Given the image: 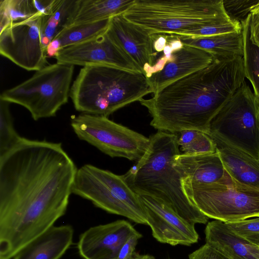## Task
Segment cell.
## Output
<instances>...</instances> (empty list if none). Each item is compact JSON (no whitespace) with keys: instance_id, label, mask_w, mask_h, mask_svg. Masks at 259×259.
I'll use <instances>...</instances> for the list:
<instances>
[{"instance_id":"obj_20","label":"cell","mask_w":259,"mask_h":259,"mask_svg":"<svg viewBox=\"0 0 259 259\" xmlns=\"http://www.w3.org/2000/svg\"><path fill=\"white\" fill-rule=\"evenodd\" d=\"M210 137L229 175L242 185L259 190V159L216 138Z\"/></svg>"},{"instance_id":"obj_16","label":"cell","mask_w":259,"mask_h":259,"mask_svg":"<svg viewBox=\"0 0 259 259\" xmlns=\"http://www.w3.org/2000/svg\"><path fill=\"white\" fill-rule=\"evenodd\" d=\"M214 57L203 50L182 44L175 49L161 70L148 78L153 94L163 87L209 65Z\"/></svg>"},{"instance_id":"obj_34","label":"cell","mask_w":259,"mask_h":259,"mask_svg":"<svg viewBox=\"0 0 259 259\" xmlns=\"http://www.w3.org/2000/svg\"><path fill=\"white\" fill-rule=\"evenodd\" d=\"M249 32L251 42L259 47V1L251 9Z\"/></svg>"},{"instance_id":"obj_9","label":"cell","mask_w":259,"mask_h":259,"mask_svg":"<svg viewBox=\"0 0 259 259\" xmlns=\"http://www.w3.org/2000/svg\"><path fill=\"white\" fill-rule=\"evenodd\" d=\"M208 135L259 159V100L245 81L213 117Z\"/></svg>"},{"instance_id":"obj_25","label":"cell","mask_w":259,"mask_h":259,"mask_svg":"<svg viewBox=\"0 0 259 259\" xmlns=\"http://www.w3.org/2000/svg\"><path fill=\"white\" fill-rule=\"evenodd\" d=\"M249 16L241 23L243 36V63L244 74L251 84L253 92L259 100V47L249 37Z\"/></svg>"},{"instance_id":"obj_17","label":"cell","mask_w":259,"mask_h":259,"mask_svg":"<svg viewBox=\"0 0 259 259\" xmlns=\"http://www.w3.org/2000/svg\"><path fill=\"white\" fill-rule=\"evenodd\" d=\"M174 165L183 182L192 184L217 182L226 172L217 151L211 153L180 154L176 157Z\"/></svg>"},{"instance_id":"obj_10","label":"cell","mask_w":259,"mask_h":259,"mask_svg":"<svg viewBox=\"0 0 259 259\" xmlns=\"http://www.w3.org/2000/svg\"><path fill=\"white\" fill-rule=\"evenodd\" d=\"M70 125L80 140L111 157L138 161L149 144V138L104 116L81 113L72 118Z\"/></svg>"},{"instance_id":"obj_15","label":"cell","mask_w":259,"mask_h":259,"mask_svg":"<svg viewBox=\"0 0 259 259\" xmlns=\"http://www.w3.org/2000/svg\"><path fill=\"white\" fill-rule=\"evenodd\" d=\"M136 231L123 220L91 227L79 237V253L84 259H116L122 245Z\"/></svg>"},{"instance_id":"obj_33","label":"cell","mask_w":259,"mask_h":259,"mask_svg":"<svg viewBox=\"0 0 259 259\" xmlns=\"http://www.w3.org/2000/svg\"><path fill=\"white\" fill-rule=\"evenodd\" d=\"M142 237V234L137 230L134 232L122 245L116 259H131L138 241Z\"/></svg>"},{"instance_id":"obj_23","label":"cell","mask_w":259,"mask_h":259,"mask_svg":"<svg viewBox=\"0 0 259 259\" xmlns=\"http://www.w3.org/2000/svg\"><path fill=\"white\" fill-rule=\"evenodd\" d=\"M110 19L68 26L60 32L46 50L47 57H55L60 50L81 44L104 34Z\"/></svg>"},{"instance_id":"obj_35","label":"cell","mask_w":259,"mask_h":259,"mask_svg":"<svg viewBox=\"0 0 259 259\" xmlns=\"http://www.w3.org/2000/svg\"><path fill=\"white\" fill-rule=\"evenodd\" d=\"M53 2L54 0H33L37 11L43 15L46 14L50 10Z\"/></svg>"},{"instance_id":"obj_6","label":"cell","mask_w":259,"mask_h":259,"mask_svg":"<svg viewBox=\"0 0 259 259\" xmlns=\"http://www.w3.org/2000/svg\"><path fill=\"white\" fill-rule=\"evenodd\" d=\"M72 193L109 213L147 225L139 195L129 187L123 175L84 164L77 169Z\"/></svg>"},{"instance_id":"obj_13","label":"cell","mask_w":259,"mask_h":259,"mask_svg":"<svg viewBox=\"0 0 259 259\" xmlns=\"http://www.w3.org/2000/svg\"><path fill=\"white\" fill-rule=\"evenodd\" d=\"M139 197L147 225L158 241L186 246L197 242L199 235L195 225L184 220L162 201L147 195Z\"/></svg>"},{"instance_id":"obj_22","label":"cell","mask_w":259,"mask_h":259,"mask_svg":"<svg viewBox=\"0 0 259 259\" xmlns=\"http://www.w3.org/2000/svg\"><path fill=\"white\" fill-rule=\"evenodd\" d=\"M135 0H78L69 25L97 22L122 14Z\"/></svg>"},{"instance_id":"obj_3","label":"cell","mask_w":259,"mask_h":259,"mask_svg":"<svg viewBox=\"0 0 259 259\" xmlns=\"http://www.w3.org/2000/svg\"><path fill=\"white\" fill-rule=\"evenodd\" d=\"M142 157L123 177L129 187L139 195L159 199L187 222L205 224L208 218L186 195L183 179L174 164L180 154L176 134L158 131L149 137Z\"/></svg>"},{"instance_id":"obj_21","label":"cell","mask_w":259,"mask_h":259,"mask_svg":"<svg viewBox=\"0 0 259 259\" xmlns=\"http://www.w3.org/2000/svg\"><path fill=\"white\" fill-rule=\"evenodd\" d=\"M178 36L183 44L205 51L214 59L227 60L243 55L242 31L209 36Z\"/></svg>"},{"instance_id":"obj_29","label":"cell","mask_w":259,"mask_h":259,"mask_svg":"<svg viewBox=\"0 0 259 259\" xmlns=\"http://www.w3.org/2000/svg\"><path fill=\"white\" fill-rule=\"evenodd\" d=\"M241 31V24L232 21L222 24L195 28L183 33L181 36H209Z\"/></svg>"},{"instance_id":"obj_24","label":"cell","mask_w":259,"mask_h":259,"mask_svg":"<svg viewBox=\"0 0 259 259\" xmlns=\"http://www.w3.org/2000/svg\"><path fill=\"white\" fill-rule=\"evenodd\" d=\"M77 2L78 0H54L50 10L42 16L40 34L45 50L60 32L69 26Z\"/></svg>"},{"instance_id":"obj_11","label":"cell","mask_w":259,"mask_h":259,"mask_svg":"<svg viewBox=\"0 0 259 259\" xmlns=\"http://www.w3.org/2000/svg\"><path fill=\"white\" fill-rule=\"evenodd\" d=\"M43 15L13 23L0 32V53L28 71H38L46 66L47 56L40 34Z\"/></svg>"},{"instance_id":"obj_27","label":"cell","mask_w":259,"mask_h":259,"mask_svg":"<svg viewBox=\"0 0 259 259\" xmlns=\"http://www.w3.org/2000/svg\"><path fill=\"white\" fill-rule=\"evenodd\" d=\"M179 133L178 144L184 154L211 153L217 151L213 141L204 132L188 130Z\"/></svg>"},{"instance_id":"obj_18","label":"cell","mask_w":259,"mask_h":259,"mask_svg":"<svg viewBox=\"0 0 259 259\" xmlns=\"http://www.w3.org/2000/svg\"><path fill=\"white\" fill-rule=\"evenodd\" d=\"M205 241L229 259H259V242L236 234L225 223L214 220L207 224Z\"/></svg>"},{"instance_id":"obj_1","label":"cell","mask_w":259,"mask_h":259,"mask_svg":"<svg viewBox=\"0 0 259 259\" xmlns=\"http://www.w3.org/2000/svg\"><path fill=\"white\" fill-rule=\"evenodd\" d=\"M75 164L60 143L22 138L0 157V259H12L66 213Z\"/></svg>"},{"instance_id":"obj_4","label":"cell","mask_w":259,"mask_h":259,"mask_svg":"<svg viewBox=\"0 0 259 259\" xmlns=\"http://www.w3.org/2000/svg\"><path fill=\"white\" fill-rule=\"evenodd\" d=\"M150 93L153 94V88L142 73L94 65L80 70L70 97L77 111L108 117Z\"/></svg>"},{"instance_id":"obj_19","label":"cell","mask_w":259,"mask_h":259,"mask_svg":"<svg viewBox=\"0 0 259 259\" xmlns=\"http://www.w3.org/2000/svg\"><path fill=\"white\" fill-rule=\"evenodd\" d=\"M70 225L53 226L22 248L13 259H59L72 243Z\"/></svg>"},{"instance_id":"obj_28","label":"cell","mask_w":259,"mask_h":259,"mask_svg":"<svg viewBox=\"0 0 259 259\" xmlns=\"http://www.w3.org/2000/svg\"><path fill=\"white\" fill-rule=\"evenodd\" d=\"M10 104L0 99V157L15 147L23 138L14 128Z\"/></svg>"},{"instance_id":"obj_30","label":"cell","mask_w":259,"mask_h":259,"mask_svg":"<svg viewBox=\"0 0 259 259\" xmlns=\"http://www.w3.org/2000/svg\"><path fill=\"white\" fill-rule=\"evenodd\" d=\"M259 0H223V4L225 11L230 19L241 24L250 14L252 7Z\"/></svg>"},{"instance_id":"obj_12","label":"cell","mask_w":259,"mask_h":259,"mask_svg":"<svg viewBox=\"0 0 259 259\" xmlns=\"http://www.w3.org/2000/svg\"><path fill=\"white\" fill-rule=\"evenodd\" d=\"M106 33L147 78L151 77L158 54L152 34L122 14L110 18Z\"/></svg>"},{"instance_id":"obj_7","label":"cell","mask_w":259,"mask_h":259,"mask_svg":"<svg viewBox=\"0 0 259 259\" xmlns=\"http://www.w3.org/2000/svg\"><path fill=\"white\" fill-rule=\"evenodd\" d=\"M74 66L46 65L29 79L4 91L0 99L27 109L34 120L55 116L68 102Z\"/></svg>"},{"instance_id":"obj_5","label":"cell","mask_w":259,"mask_h":259,"mask_svg":"<svg viewBox=\"0 0 259 259\" xmlns=\"http://www.w3.org/2000/svg\"><path fill=\"white\" fill-rule=\"evenodd\" d=\"M122 15L150 34L181 35L195 28L232 21L223 0H135Z\"/></svg>"},{"instance_id":"obj_36","label":"cell","mask_w":259,"mask_h":259,"mask_svg":"<svg viewBox=\"0 0 259 259\" xmlns=\"http://www.w3.org/2000/svg\"><path fill=\"white\" fill-rule=\"evenodd\" d=\"M131 259H155L154 256L149 254H140L135 252Z\"/></svg>"},{"instance_id":"obj_32","label":"cell","mask_w":259,"mask_h":259,"mask_svg":"<svg viewBox=\"0 0 259 259\" xmlns=\"http://www.w3.org/2000/svg\"><path fill=\"white\" fill-rule=\"evenodd\" d=\"M189 259H229L221 252L207 243L189 255Z\"/></svg>"},{"instance_id":"obj_2","label":"cell","mask_w":259,"mask_h":259,"mask_svg":"<svg viewBox=\"0 0 259 259\" xmlns=\"http://www.w3.org/2000/svg\"><path fill=\"white\" fill-rule=\"evenodd\" d=\"M245 78L242 57L214 59L139 102L152 117L150 125L159 131L176 134L194 130L208 135L211 120Z\"/></svg>"},{"instance_id":"obj_8","label":"cell","mask_w":259,"mask_h":259,"mask_svg":"<svg viewBox=\"0 0 259 259\" xmlns=\"http://www.w3.org/2000/svg\"><path fill=\"white\" fill-rule=\"evenodd\" d=\"M183 185L191 202L208 218L227 223L259 217V190L236 182L227 171L217 182Z\"/></svg>"},{"instance_id":"obj_14","label":"cell","mask_w":259,"mask_h":259,"mask_svg":"<svg viewBox=\"0 0 259 259\" xmlns=\"http://www.w3.org/2000/svg\"><path fill=\"white\" fill-rule=\"evenodd\" d=\"M54 58L60 64L83 67L108 65L142 73L106 32L87 41L62 49Z\"/></svg>"},{"instance_id":"obj_31","label":"cell","mask_w":259,"mask_h":259,"mask_svg":"<svg viewBox=\"0 0 259 259\" xmlns=\"http://www.w3.org/2000/svg\"><path fill=\"white\" fill-rule=\"evenodd\" d=\"M226 224L239 236L251 241L259 242V217Z\"/></svg>"},{"instance_id":"obj_26","label":"cell","mask_w":259,"mask_h":259,"mask_svg":"<svg viewBox=\"0 0 259 259\" xmlns=\"http://www.w3.org/2000/svg\"><path fill=\"white\" fill-rule=\"evenodd\" d=\"M38 13L33 0L0 1V32L13 23L25 21Z\"/></svg>"}]
</instances>
